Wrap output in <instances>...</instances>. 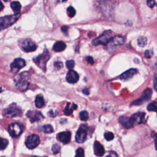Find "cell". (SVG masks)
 <instances>
[{"label": "cell", "instance_id": "6da1fadb", "mask_svg": "<svg viewBox=\"0 0 157 157\" xmlns=\"http://www.w3.org/2000/svg\"><path fill=\"white\" fill-rule=\"evenodd\" d=\"M29 78V74L27 72L21 73L15 78L16 87L21 91L26 90L29 86V83L28 79Z\"/></svg>", "mask_w": 157, "mask_h": 157}, {"label": "cell", "instance_id": "7a4b0ae2", "mask_svg": "<svg viewBox=\"0 0 157 157\" xmlns=\"http://www.w3.org/2000/svg\"><path fill=\"white\" fill-rule=\"evenodd\" d=\"M20 17V13L7 15L0 18V31H2L13 24Z\"/></svg>", "mask_w": 157, "mask_h": 157}, {"label": "cell", "instance_id": "3957f363", "mask_svg": "<svg viewBox=\"0 0 157 157\" xmlns=\"http://www.w3.org/2000/svg\"><path fill=\"white\" fill-rule=\"evenodd\" d=\"M50 58V53L45 50L42 54L33 59L34 62L44 71L46 69V63Z\"/></svg>", "mask_w": 157, "mask_h": 157}, {"label": "cell", "instance_id": "277c9868", "mask_svg": "<svg viewBox=\"0 0 157 157\" xmlns=\"http://www.w3.org/2000/svg\"><path fill=\"white\" fill-rule=\"evenodd\" d=\"M111 34L112 31L110 30L104 31L101 36L94 39L92 42V44L94 45H105L108 44L110 39H111Z\"/></svg>", "mask_w": 157, "mask_h": 157}, {"label": "cell", "instance_id": "5b68a950", "mask_svg": "<svg viewBox=\"0 0 157 157\" xmlns=\"http://www.w3.org/2000/svg\"><path fill=\"white\" fill-rule=\"evenodd\" d=\"M8 131L12 137H17L22 134L23 127L18 123H13L9 126Z\"/></svg>", "mask_w": 157, "mask_h": 157}, {"label": "cell", "instance_id": "8992f818", "mask_svg": "<svg viewBox=\"0 0 157 157\" xmlns=\"http://www.w3.org/2000/svg\"><path fill=\"white\" fill-rule=\"evenodd\" d=\"M40 143L39 137L36 134H31L29 136L26 141L25 145L29 149H34L37 147Z\"/></svg>", "mask_w": 157, "mask_h": 157}, {"label": "cell", "instance_id": "52a82bcc", "mask_svg": "<svg viewBox=\"0 0 157 157\" xmlns=\"http://www.w3.org/2000/svg\"><path fill=\"white\" fill-rule=\"evenodd\" d=\"M21 113V110L15 104H12L4 110V115L6 117L12 118L20 115Z\"/></svg>", "mask_w": 157, "mask_h": 157}, {"label": "cell", "instance_id": "ba28073f", "mask_svg": "<svg viewBox=\"0 0 157 157\" xmlns=\"http://www.w3.org/2000/svg\"><path fill=\"white\" fill-rule=\"evenodd\" d=\"M87 136L86 126L82 125L77 130L75 135V140L78 143H83L85 141Z\"/></svg>", "mask_w": 157, "mask_h": 157}, {"label": "cell", "instance_id": "9c48e42d", "mask_svg": "<svg viewBox=\"0 0 157 157\" xmlns=\"http://www.w3.org/2000/svg\"><path fill=\"white\" fill-rule=\"evenodd\" d=\"M26 65V62L21 58H16L10 64V70L13 74L17 73Z\"/></svg>", "mask_w": 157, "mask_h": 157}, {"label": "cell", "instance_id": "30bf717a", "mask_svg": "<svg viewBox=\"0 0 157 157\" xmlns=\"http://www.w3.org/2000/svg\"><path fill=\"white\" fill-rule=\"evenodd\" d=\"M152 94V90L150 88H147L142 94L140 98L133 102V104L136 105H141L144 101H148Z\"/></svg>", "mask_w": 157, "mask_h": 157}, {"label": "cell", "instance_id": "8fae6325", "mask_svg": "<svg viewBox=\"0 0 157 157\" xmlns=\"http://www.w3.org/2000/svg\"><path fill=\"white\" fill-rule=\"evenodd\" d=\"M21 48L25 52H31L36 50L37 45L31 39H26L23 41Z\"/></svg>", "mask_w": 157, "mask_h": 157}, {"label": "cell", "instance_id": "7c38bea8", "mask_svg": "<svg viewBox=\"0 0 157 157\" xmlns=\"http://www.w3.org/2000/svg\"><path fill=\"white\" fill-rule=\"evenodd\" d=\"M145 113L138 112V113L133 114L130 117V119L131 120L132 123L134 126L136 124L144 123L145 122Z\"/></svg>", "mask_w": 157, "mask_h": 157}, {"label": "cell", "instance_id": "4fadbf2b", "mask_svg": "<svg viewBox=\"0 0 157 157\" xmlns=\"http://www.w3.org/2000/svg\"><path fill=\"white\" fill-rule=\"evenodd\" d=\"M27 117L29 118L31 123L39 121L44 118V116L41 112L34 110V111H28L26 113Z\"/></svg>", "mask_w": 157, "mask_h": 157}, {"label": "cell", "instance_id": "5bb4252c", "mask_svg": "<svg viewBox=\"0 0 157 157\" xmlns=\"http://www.w3.org/2000/svg\"><path fill=\"white\" fill-rule=\"evenodd\" d=\"M56 137L60 142L64 144H68L71 140V133L69 131L61 132L57 134Z\"/></svg>", "mask_w": 157, "mask_h": 157}, {"label": "cell", "instance_id": "9a60e30c", "mask_svg": "<svg viewBox=\"0 0 157 157\" xmlns=\"http://www.w3.org/2000/svg\"><path fill=\"white\" fill-rule=\"evenodd\" d=\"M94 153L96 156L100 157L104 155L105 150L103 145L99 143L98 141H95L93 145Z\"/></svg>", "mask_w": 157, "mask_h": 157}, {"label": "cell", "instance_id": "2e32d148", "mask_svg": "<svg viewBox=\"0 0 157 157\" xmlns=\"http://www.w3.org/2000/svg\"><path fill=\"white\" fill-rule=\"evenodd\" d=\"M78 74L73 70H70L66 75V80L70 83H75L78 80Z\"/></svg>", "mask_w": 157, "mask_h": 157}, {"label": "cell", "instance_id": "e0dca14e", "mask_svg": "<svg viewBox=\"0 0 157 157\" xmlns=\"http://www.w3.org/2000/svg\"><path fill=\"white\" fill-rule=\"evenodd\" d=\"M125 39L123 36H116L112 37L108 44L111 46H117L122 45L124 43Z\"/></svg>", "mask_w": 157, "mask_h": 157}, {"label": "cell", "instance_id": "ac0fdd59", "mask_svg": "<svg viewBox=\"0 0 157 157\" xmlns=\"http://www.w3.org/2000/svg\"><path fill=\"white\" fill-rule=\"evenodd\" d=\"M119 123L125 128L129 129L134 126L133 124L131 122V120L130 118L126 117V116H121L118 118Z\"/></svg>", "mask_w": 157, "mask_h": 157}, {"label": "cell", "instance_id": "d6986e66", "mask_svg": "<svg viewBox=\"0 0 157 157\" xmlns=\"http://www.w3.org/2000/svg\"><path fill=\"white\" fill-rule=\"evenodd\" d=\"M137 72V70L136 69H130L128 71H126V72H123L121 75H120V79L122 80H127L129 78H131V77H132Z\"/></svg>", "mask_w": 157, "mask_h": 157}, {"label": "cell", "instance_id": "ffe728a7", "mask_svg": "<svg viewBox=\"0 0 157 157\" xmlns=\"http://www.w3.org/2000/svg\"><path fill=\"white\" fill-rule=\"evenodd\" d=\"M66 47V44L63 41H58L55 43L53 48L55 52L63 51Z\"/></svg>", "mask_w": 157, "mask_h": 157}, {"label": "cell", "instance_id": "44dd1931", "mask_svg": "<svg viewBox=\"0 0 157 157\" xmlns=\"http://www.w3.org/2000/svg\"><path fill=\"white\" fill-rule=\"evenodd\" d=\"M77 105L75 104H72V105H70V102H68L64 110V113L66 115H69L72 114L74 110L77 109Z\"/></svg>", "mask_w": 157, "mask_h": 157}, {"label": "cell", "instance_id": "7402d4cb", "mask_svg": "<svg viewBox=\"0 0 157 157\" xmlns=\"http://www.w3.org/2000/svg\"><path fill=\"white\" fill-rule=\"evenodd\" d=\"M35 105L37 108H42L45 105L44 98L41 95H37L35 99Z\"/></svg>", "mask_w": 157, "mask_h": 157}, {"label": "cell", "instance_id": "603a6c76", "mask_svg": "<svg viewBox=\"0 0 157 157\" xmlns=\"http://www.w3.org/2000/svg\"><path fill=\"white\" fill-rule=\"evenodd\" d=\"M10 6L11 8L12 9L13 11L15 13H18L20 11V9H21V4L18 1H13L11 2L10 4Z\"/></svg>", "mask_w": 157, "mask_h": 157}, {"label": "cell", "instance_id": "cb8c5ba5", "mask_svg": "<svg viewBox=\"0 0 157 157\" xmlns=\"http://www.w3.org/2000/svg\"><path fill=\"white\" fill-rule=\"evenodd\" d=\"M137 43H138V45L141 47H145L146 45H147V39L145 37H144V36H141L140 37L138 40H137Z\"/></svg>", "mask_w": 157, "mask_h": 157}, {"label": "cell", "instance_id": "d4e9b609", "mask_svg": "<svg viewBox=\"0 0 157 157\" xmlns=\"http://www.w3.org/2000/svg\"><path fill=\"white\" fill-rule=\"evenodd\" d=\"M147 110L148 111L157 112V102L153 101L147 105Z\"/></svg>", "mask_w": 157, "mask_h": 157}, {"label": "cell", "instance_id": "484cf974", "mask_svg": "<svg viewBox=\"0 0 157 157\" xmlns=\"http://www.w3.org/2000/svg\"><path fill=\"white\" fill-rule=\"evenodd\" d=\"M42 129L43 132H44L45 133L50 134V133H52L53 132V127L50 124H45L42 126Z\"/></svg>", "mask_w": 157, "mask_h": 157}, {"label": "cell", "instance_id": "4316f807", "mask_svg": "<svg viewBox=\"0 0 157 157\" xmlns=\"http://www.w3.org/2000/svg\"><path fill=\"white\" fill-rule=\"evenodd\" d=\"M8 140L4 138H0V150L5 149L8 145Z\"/></svg>", "mask_w": 157, "mask_h": 157}, {"label": "cell", "instance_id": "83f0119b", "mask_svg": "<svg viewBox=\"0 0 157 157\" xmlns=\"http://www.w3.org/2000/svg\"><path fill=\"white\" fill-rule=\"evenodd\" d=\"M79 117L82 121H86L88 118V113L85 110L82 111L80 112Z\"/></svg>", "mask_w": 157, "mask_h": 157}, {"label": "cell", "instance_id": "f1b7e54d", "mask_svg": "<svg viewBox=\"0 0 157 157\" xmlns=\"http://www.w3.org/2000/svg\"><path fill=\"white\" fill-rule=\"evenodd\" d=\"M85 153L84 150L82 148H78L75 151V157H84Z\"/></svg>", "mask_w": 157, "mask_h": 157}, {"label": "cell", "instance_id": "f546056e", "mask_svg": "<svg viewBox=\"0 0 157 157\" xmlns=\"http://www.w3.org/2000/svg\"><path fill=\"white\" fill-rule=\"evenodd\" d=\"M67 14L69 15V17H73L75 14V10L74 9V8L73 7H69L67 9Z\"/></svg>", "mask_w": 157, "mask_h": 157}, {"label": "cell", "instance_id": "4dcf8cb0", "mask_svg": "<svg viewBox=\"0 0 157 157\" xmlns=\"http://www.w3.org/2000/svg\"><path fill=\"white\" fill-rule=\"evenodd\" d=\"M104 138L107 140H112L114 138V135L112 132H107L104 134Z\"/></svg>", "mask_w": 157, "mask_h": 157}, {"label": "cell", "instance_id": "1f68e13d", "mask_svg": "<svg viewBox=\"0 0 157 157\" xmlns=\"http://www.w3.org/2000/svg\"><path fill=\"white\" fill-rule=\"evenodd\" d=\"M60 150H61V147L58 144H54L52 146V150L54 154H56L58 152H59Z\"/></svg>", "mask_w": 157, "mask_h": 157}, {"label": "cell", "instance_id": "d6a6232c", "mask_svg": "<svg viewBox=\"0 0 157 157\" xmlns=\"http://www.w3.org/2000/svg\"><path fill=\"white\" fill-rule=\"evenodd\" d=\"M66 65L68 69L71 70L72 69L74 68V67L75 66V62L74 60H68L66 61Z\"/></svg>", "mask_w": 157, "mask_h": 157}, {"label": "cell", "instance_id": "836d02e7", "mask_svg": "<svg viewBox=\"0 0 157 157\" xmlns=\"http://www.w3.org/2000/svg\"><path fill=\"white\" fill-rule=\"evenodd\" d=\"M63 63L61 61H56L54 63V67L57 70L60 69L61 67H63Z\"/></svg>", "mask_w": 157, "mask_h": 157}, {"label": "cell", "instance_id": "e575fe53", "mask_svg": "<svg viewBox=\"0 0 157 157\" xmlns=\"http://www.w3.org/2000/svg\"><path fill=\"white\" fill-rule=\"evenodd\" d=\"M153 55V52L150 50H147L144 53V56L147 58H150Z\"/></svg>", "mask_w": 157, "mask_h": 157}, {"label": "cell", "instance_id": "d590c367", "mask_svg": "<svg viewBox=\"0 0 157 157\" xmlns=\"http://www.w3.org/2000/svg\"><path fill=\"white\" fill-rule=\"evenodd\" d=\"M151 136L154 139V143H155V149L157 150V133L153 132V133L151 134Z\"/></svg>", "mask_w": 157, "mask_h": 157}, {"label": "cell", "instance_id": "8d00e7d4", "mask_svg": "<svg viewBox=\"0 0 157 157\" xmlns=\"http://www.w3.org/2000/svg\"><path fill=\"white\" fill-rule=\"evenodd\" d=\"M105 157H118V156L116 152L113 151H110L108 152V154Z\"/></svg>", "mask_w": 157, "mask_h": 157}, {"label": "cell", "instance_id": "74e56055", "mask_svg": "<svg viewBox=\"0 0 157 157\" xmlns=\"http://www.w3.org/2000/svg\"><path fill=\"white\" fill-rule=\"evenodd\" d=\"M153 86H154V88L155 89V90L157 91V74H156L154 77Z\"/></svg>", "mask_w": 157, "mask_h": 157}, {"label": "cell", "instance_id": "f35d334b", "mask_svg": "<svg viewBox=\"0 0 157 157\" xmlns=\"http://www.w3.org/2000/svg\"><path fill=\"white\" fill-rule=\"evenodd\" d=\"M147 5H148V7H153V6H154V5H155V1L148 0V1H147Z\"/></svg>", "mask_w": 157, "mask_h": 157}, {"label": "cell", "instance_id": "ab89813d", "mask_svg": "<svg viewBox=\"0 0 157 157\" xmlns=\"http://www.w3.org/2000/svg\"><path fill=\"white\" fill-rule=\"evenodd\" d=\"M86 61H88V63H89L91 64H93L94 63V59H93V57H91V56H88L86 58Z\"/></svg>", "mask_w": 157, "mask_h": 157}, {"label": "cell", "instance_id": "60d3db41", "mask_svg": "<svg viewBox=\"0 0 157 157\" xmlns=\"http://www.w3.org/2000/svg\"><path fill=\"white\" fill-rule=\"evenodd\" d=\"M49 115H50V116L51 117H55L56 115V114H57V112H56V111H53V110H50L49 112Z\"/></svg>", "mask_w": 157, "mask_h": 157}, {"label": "cell", "instance_id": "b9f144b4", "mask_svg": "<svg viewBox=\"0 0 157 157\" xmlns=\"http://www.w3.org/2000/svg\"><path fill=\"white\" fill-rule=\"evenodd\" d=\"M82 92L83 93V94H86V95H88V94H89V93H90V91H89L88 88H85L84 90H83Z\"/></svg>", "mask_w": 157, "mask_h": 157}, {"label": "cell", "instance_id": "7bdbcfd3", "mask_svg": "<svg viewBox=\"0 0 157 157\" xmlns=\"http://www.w3.org/2000/svg\"><path fill=\"white\" fill-rule=\"evenodd\" d=\"M61 31L63 32H66L67 31V27L66 26H62L61 27Z\"/></svg>", "mask_w": 157, "mask_h": 157}, {"label": "cell", "instance_id": "ee69618b", "mask_svg": "<svg viewBox=\"0 0 157 157\" xmlns=\"http://www.w3.org/2000/svg\"><path fill=\"white\" fill-rule=\"evenodd\" d=\"M3 8H4V5L2 3V2L0 1V11H1L3 9Z\"/></svg>", "mask_w": 157, "mask_h": 157}, {"label": "cell", "instance_id": "f6af8a7d", "mask_svg": "<svg viewBox=\"0 0 157 157\" xmlns=\"http://www.w3.org/2000/svg\"><path fill=\"white\" fill-rule=\"evenodd\" d=\"M2 91V88H0V93H1Z\"/></svg>", "mask_w": 157, "mask_h": 157}, {"label": "cell", "instance_id": "bcb514c9", "mask_svg": "<svg viewBox=\"0 0 157 157\" xmlns=\"http://www.w3.org/2000/svg\"><path fill=\"white\" fill-rule=\"evenodd\" d=\"M31 157H39V156H31Z\"/></svg>", "mask_w": 157, "mask_h": 157}, {"label": "cell", "instance_id": "7dc6e473", "mask_svg": "<svg viewBox=\"0 0 157 157\" xmlns=\"http://www.w3.org/2000/svg\"><path fill=\"white\" fill-rule=\"evenodd\" d=\"M156 64H157V61H156Z\"/></svg>", "mask_w": 157, "mask_h": 157}]
</instances>
